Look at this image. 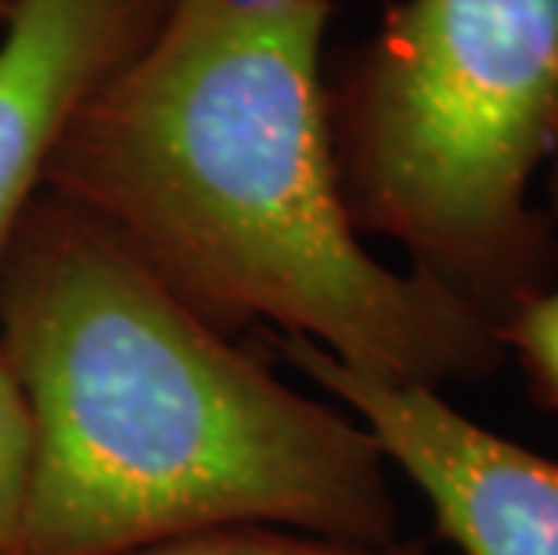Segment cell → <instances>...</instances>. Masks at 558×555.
Returning a JSON list of instances; mask_svg holds the SVG:
<instances>
[{
  "instance_id": "obj_9",
  "label": "cell",
  "mask_w": 558,
  "mask_h": 555,
  "mask_svg": "<svg viewBox=\"0 0 558 555\" xmlns=\"http://www.w3.org/2000/svg\"><path fill=\"white\" fill-rule=\"evenodd\" d=\"M544 173H548V184H544V192H548V209H544V214L551 217L555 231H558V130H555L551 159H548V167H544Z\"/></svg>"
},
{
  "instance_id": "obj_10",
  "label": "cell",
  "mask_w": 558,
  "mask_h": 555,
  "mask_svg": "<svg viewBox=\"0 0 558 555\" xmlns=\"http://www.w3.org/2000/svg\"><path fill=\"white\" fill-rule=\"evenodd\" d=\"M11 4H15V0H0V22L8 19V11H11Z\"/></svg>"
},
{
  "instance_id": "obj_2",
  "label": "cell",
  "mask_w": 558,
  "mask_h": 555,
  "mask_svg": "<svg viewBox=\"0 0 558 555\" xmlns=\"http://www.w3.org/2000/svg\"><path fill=\"white\" fill-rule=\"evenodd\" d=\"M0 353L33 415L15 555H137L234 527L397 545L372 433L47 192L0 270Z\"/></svg>"
},
{
  "instance_id": "obj_3",
  "label": "cell",
  "mask_w": 558,
  "mask_h": 555,
  "mask_svg": "<svg viewBox=\"0 0 558 555\" xmlns=\"http://www.w3.org/2000/svg\"><path fill=\"white\" fill-rule=\"evenodd\" d=\"M328 112L364 239L494 325L555 286L533 184L558 130V0H393Z\"/></svg>"
},
{
  "instance_id": "obj_11",
  "label": "cell",
  "mask_w": 558,
  "mask_h": 555,
  "mask_svg": "<svg viewBox=\"0 0 558 555\" xmlns=\"http://www.w3.org/2000/svg\"><path fill=\"white\" fill-rule=\"evenodd\" d=\"M328 4H331V0H328ZM386 4H393V0H386Z\"/></svg>"
},
{
  "instance_id": "obj_5",
  "label": "cell",
  "mask_w": 558,
  "mask_h": 555,
  "mask_svg": "<svg viewBox=\"0 0 558 555\" xmlns=\"http://www.w3.org/2000/svg\"><path fill=\"white\" fill-rule=\"evenodd\" d=\"M170 0H15L0 40V270L83 101L156 29Z\"/></svg>"
},
{
  "instance_id": "obj_6",
  "label": "cell",
  "mask_w": 558,
  "mask_h": 555,
  "mask_svg": "<svg viewBox=\"0 0 558 555\" xmlns=\"http://www.w3.org/2000/svg\"><path fill=\"white\" fill-rule=\"evenodd\" d=\"M33 476V415L19 375L0 353V555L19 552Z\"/></svg>"
},
{
  "instance_id": "obj_8",
  "label": "cell",
  "mask_w": 558,
  "mask_h": 555,
  "mask_svg": "<svg viewBox=\"0 0 558 555\" xmlns=\"http://www.w3.org/2000/svg\"><path fill=\"white\" fill-rule=\"evenodd\" d=\"M505 358H515L533 397L558 411V286L519 303L497 325Z\"/></svg>"
},
{
  "instance_id": "obj_4",
  "label": "cell",
  "mask_w": 558,
  "mask_h": 555,
  "mask_svg": "<svg viewBox=\"0 0 558 555\" xmlns=\"http://www.w3.org/2000/svg\"><path fill=\"white\" fill-rule=\"evenodd\" d=\"M275 347L372 433L461 555H558L555 458L472 422L444 389L347 369L303 339L278 336Z\"/></svg>"
},
{
  "instance_id": "obj_1",
  "label": "cell",
  "mask_w": 558,
  "mask_h": 555,
  "mask_svg": "<svg viewBox=\"0 0 558 555\" xmlns=\"http://www.w3.org/2000/svg\"><path fill=\"white\" fill-rule=\"evenodd\" d=\"M328 0H170L80 105L44 192L120 239L223 333L303 339L339 364L447 389L505 364L497 325L383 264L342 198Z\"/></svg>"
},
{
  "instance_id": "obj_7",
  "label": "cell",
  "mask_w": 558,
  "mask_h": 555,
  "mask_svg": "<svg viewBox=\"0 0 558 555\" xmlns=\"http://www.w3.org/2000/svg\"><path fill=\"white\" fill-rule=\"evenodd\" d=\"M137 555H429V552L403 548L400 541L397 545H353V541H331L317 534H300V530L234 527V530H209V534L181 538Z\"/></svg>"
}]
</instances>
